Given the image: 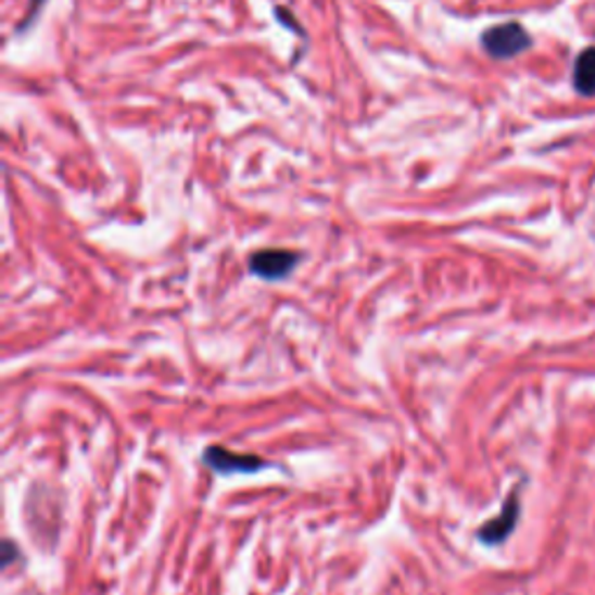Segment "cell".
Listing matches in <instances>:
<instances>
[{
    "label": "cell",
    "instance_id": "1",
    "mask_svg": "<svg viewBox=\"0 0 595 595\" xmlns=\"http://www.w3.org/2000/svg\"><path fill=\"white\" fill-rule=\"evenodd\" d=\"M482 47L493 59H511L531 47V36L519 24H501L484 33Z\"/></svg>",
    "mask_w": 595,
    "mask_h": 595
},
{
    "label": "cell",
    "instance_id": "2",
    "mask_svg": "<svg viewBox=\"0 0 595 595\" xmlns=\"http://www.w3.org/2000/svg\"><path fill=\"white\" fill-rule=\"evenodd\" d=\"M203 460L214 472H221V474L256 472V470L268 466L266 460L254 456V454H236L230 450H224V446H207V450L203 452Z\"/></svg>",
    "mask_w": 595,
    "mask_h": 595
},
{
    "label": "cell",
    "instance_id": "3",
    "mask_svg": "<svg viewBox=\"0 0 595 595\" xmlns=\"http://www.w3.org/2000/svg\"><path fill=\"white\" fill-rule=\"evenodd\" d=\"M298 261H301V256L289 250H263L252 254L250 270L261 279L275 282V279H284L295 268Z\"/></svg>",
    "mask_w": 595,
    "mask_h": 595
},
{
    "label": "cell",
    "instance_id": "4",
    "mask_svg": "<svg viewBox=\"0 0 595 595\" xmlns=\"http://www.w3.org/2000/svg\"><path fill=\"white\" fill-rule=\"evenodd\" d=\"M519 493L515 491L507 498L503 511L495 519H491L489 523H484L482 528H479V540H482L484 544H489V547H495V544H501L505 542L511 531H515V526H517V519H519Z\"/></svg>",
    "mask_w": 595,
    "mask_h": 595
},
{
    "label": "cell",
    "instance_id": "5",
    "mask_svg": "<svg viewBox=\"0 0 595 595\" xmlns=\"http://www.w3.org/2000/svg\"><path fill=\"white\" fill-rule=\"evenodd\" d=\"M574 89L584 96L595 93V47L584 49L574 61Z\"/></svg>",
    "mask_w": 595,
    "mask_h": 595
},
{
    "label": "cell",
    "instance_id": "6",
    "mask_svg": "<svg viewBox=\"0 0 595 595\" xmlns=\"http://www.w3.org/2000/svg\"><path fill=\"white\" fill-rule=\"evenodd\" d=\"M42 5V0H33V8H40Z\"/></svg>",
    "mask_w": 595,
    "mask_h": 595
}]
</instances>
